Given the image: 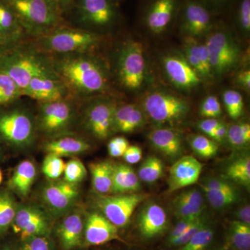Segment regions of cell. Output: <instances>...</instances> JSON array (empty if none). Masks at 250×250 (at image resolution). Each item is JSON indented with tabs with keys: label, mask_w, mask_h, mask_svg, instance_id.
Returning a JSON list of instances; mask_svg holds the SVG:
<instances>
[{
	"label": "cell",
	"mask_w": 250,
	"mask_h": 250,
	"mask_svg": "<svg viewBox=\"0 0 250 250\" xmlns=\"http://www.w3.org/2000/svg\"><path fill=\"white\" fill-rule=\"evenodd\" d=\"M167 228L166 210L154 202L145 205L138 217L140 235L146 240L160 236Z\"/></svg>",
	"instance_id": "obj_22"
},
{
	"label": "cell",
	"mask_w": 250,
	"mask_h": 250,
	"mask_svg": "<svg viewBox=\"0 0 250 250\" xmlns=\"http://www.w3.org/2000/svg\"><path fill=\"white\" fill-rule=\"evenodd\" d=\"M163 66L169 80L177 88L190 90L201 82V77L188 62L184 56L170 54L162 59Z\"/></svg>",
	"instance_id": "obj_19"
},
{
	"label": "cell",
	"mask_w": 250,
	"mask_h": 250,
	"mask_svg": "<svg viewBox=\"0 0 250 250\" xmlns=\"http://www.w3.org/2000/svg\"><path fill=\"white\" fill-rule=\"evenodd\" d=\"M101 40L102 36L98 33L61 25L35 39L32 45L45 55H65L93 52Z\"/></svg>",
	"instance_id": "obj_2"
},
{
	"label": "cell",
	"mask_w": 250,
	"mask_h": 250,
	"mask_svg": "<svg viewBox=\"0 0 250 250\" xmlns=\"http://www.w3.org/2000/svg\"><path fill=\"white\" fill-rule=\"evenodd\" d=\"M236 83L246 89H250V71L249 70H243L236 77Z\"/></svg>",
	"instance_id": "obj_55"
},
{
	"label": "cell",
	"mask_w": 250,
	"mask_h": 250,
	"mask_svg": "<svg viewBox=\"0 0 250 250\" xmlns=\"http://www.w3.org/2000/svg\"><path fill=\"white\" fill-rule=\"evenodd\" d=\"M146 115L134 104L117 105L113 121V134L134 132L146 123Z\"/></svg>",
	"instance_id": "obj_23"
},
{
	"label": "cell",
	"mask_w": 250,
	"mask_h": 250,
	"mask_svg": "<svg viewBox=\"0 0 250 250\" xmlns=\"http://www.w3.org/2000/svg\"><path fill=\"white\" fill-rule=\"evenodd\" d=\"M80 195L77 184L57 179L45 184L41 192L42 203L55 216H62L73 210Z\"/></svg>",
	"instance_id": "obj_14"
},
{
	"label": "cell",
	"mask_w": 250,
	"mask_h": 250,
	"mask_svg": "<svg viewBox=\"0 0 250 250\" xmlns=\"http://www.w3.org/2000/svg\"><path fill=\"white\" fill-rule=\"evenodd\" d=\"M174 202L188 204V205L203 207L205 206V200L201 192L195 189L185 190L179 194L178 196L174 199Z\"/></svg>",
	"instance_id": "obj_48"
},
{
	"label": "cell",
	"mask_w": 250,
	"mask_h": 250,
	"mask_svg": "<svg viewBox=\"0 0 250 250\" xmlns=\"http://www.w3.org/2000/svg\"><path fill=\"white\" fill-rule=\"evenodd\" d=\"M201 216V215H200ZM200 216L197 217V218H187L179 219V222L175 227L172 229V231H170V234L167 236V243H171L176 238H178L181 235L183 234L186 231L190 228V226L195 223V221L200 218Z\"/></svg>",
	"instance_id": "obj_50"
},
{
	"label": "cell",
	"mask_w": 250,
	"mask_h": 250,
	"mask_svg": "<svg viewBox=\"0 0 250 250\" xmlns=\"http://www.w3.org/2000/svg\"><path fill=\"white\" fill-rule=\"evenodd\" d=\"M23 96L22 91L12 79L0 71V107L9 106Z\"/></svg>",
	"instance_id": "obj_35"
},
{
	"label": "cell",
	"mask_w": 250,
	"mask_h": 250,
	"mask_svg": "<svg viewBox=\"0 0 250 250\" xmlns=\"http://www.w3.org/2000/svg\"><path fill=\"white\" fill-rule=\"evenodd\" d=\"M229 239L234 250H250V225L233 220L228 229Z\"/></svg>",
	"instance_id": "obj_33"
},
{
	"label": "cell",
	"mask_w": 250,
	"mask_h": 250,
	"mask_svg": "<svg viewBox=\"0 0 250 250\" xmlns=\"http://www.w3.org/2000/svg\"><path fill=\"white\" fill-rule=\"evenodd\" d=\"M228 125L222 122L220 125L215 129L214 134L212 136L211 139L215 142H222L226 139L227 134H228Z\"/></svg>",
	"instance_id": "obj_56"
},
{
	"label": "cell",
	"mask_w": 250,
	"mask_h": 250,
	"mask_svg": "<svg viewBox=\"0 0 250 250\" xmlns=\"http://www.w3.org/2000/svg\"><path fill=\"white\" fill-rule=\"evenodd\" d=\"M65 163L62 157L52 154H47L42 162V171L47 178L57 180L63 174Z\"/></svg>",
	"instance_id": "obj_42"
},
{
	"label": "cell",
	"mask_w": 250,
	"mask_h": 250,
	"mask_svg": "<svg viewBox=\"0 0 250 250\" xmlns=\"http://www.w3.org/2000/svg\"><path fill=\"white\" fill-rule=\"evenodd\" d=\"M147 197L146 194L136 192L113 195H98L94 199V206L97 211L119 229L124 228L129 223L136 207Z\"/></svg>",
	"instance_id": "obj_11"
},
{
	"label": "cell",
	"mask_w": 250,
	"mask_h": 250,
	"mask_svg": "<svg viewBox=\"0 0 250 250\" xmlns=\"http://www.w3.org/2000/svg\"><path fill=\"white\" fill-rule=\"evenodd\" d=\"M223 100L229 116L233 120H238L244 109L243 96L238 91L227 90L223 94Z\"/></svg>",
	"instance_id": "obj_39"
},
{
	"label": "cell",
	"mask_w": 250,
	"mask_h": 250,
	"mask_svg": "<svg viewBox=\"0 0 250 250\" xmlns=\"http://www.w3.org/2000/svg\"><path fill=\"white\" fill-rule=\"evenodd\" d=\"M228 139L233 148H243L249 146L250 142V125L248 123H238L228 126Z\"/></svg>",
	"instance_id": "obj_38"
},
{
	"label": "cell",
	"mask_w": 250,
	"mask_h": 250,
	"mask_svg": "<svg viewBox=\"0 0 250 250\" xmlns=\"http://www.w3.org/2000/svg\"><path fill=\"white\" fill-rule=\"evenodd\" d=\"M49 57L32 45L22 44L0 57V71L9 75L24 93L33 77L50 66Z\"/></svg>",
	"instance_id": "obj_4"
},
{
	"label": "cell",
	"mask_w": 250,
	"mask_h": 250,
	"mask_svg": "<svg viewBox=\"0 0 250 250\" xmlns=\"http://www.w3.org/2000/svg\"><path fill=\"white\" fill-rule=\"evenodd\" d=\"M117 75L123 88L141 89L146 76V62L142 44L129 40L123 43L117 58Z\"/></svg>",
	"instance_id": "obj_6"
},
{
	"label": "cell",
	"mask_w": 250,
	"mask_h": 250,
	"mask_svg": "<svg viewBox=\"0 0 250 250\" xmlns=\"http://www.w3.org/2000/svg\"><path fill=\"white\" fill-rule=\"evenodd\" d=\"M212 11V8L218 9L226 4L229 0H199Z\"/></svg>",
	"instance_id": "obj_58"
},
{
	"label": "cell",
	"mask_w": 250,
	"mask_h": 250,
	"mask_svg": "<svg viewBox=\"0 0 250 250\" xmlns=\"http://www.w3.org/2000/svg\"><path fill=\"white\" fill-rule=\"evenodd\" d=\"M226 176L233 182L250 188V156H241L232 161L227 167Z\"/></svg>",
	"instance_id": "obj_32"
},
{
	"label": "cell",
	"mask_w": 250,
	"mask_h": 250,
	"mask_svg": "<svg viewBox=\"0 0 250 250\" xmlns=\"http://www.w3.org/2000/svg\"><path fill=\"white\" fill-rule=\"evenodd\" d=\"M3 145L0 142V159L3 157Z\"/></svg>",
	"instance_id": "obj_61"
},
{
	"label": "cell",
	"mask_w": 250,
	"mask_h": 250,
	"mask_svg": "<svg viewBox=\"0 0 250 250\" xmlns=\"http://www.w3.org/2000/svg\"><path fill=\"white\" fill-rule=\"evenodd\" d=\"M93 190L98 195L111 194L114 164L108 161L91 163L88 166Z\"/></svg>",
	"instance_id": "obj_29"
},
{
	"label": "cell",
	"mask_w": 250,
	"mask_h": 250,
	"mask_svg": "<svg viewBox=\"0 0 250 250\" xmlns=\"http://www.w3.org/2000/svg\"><path fill=\"white\" fill-rule=\"evenodd\" d=\"M177 16L181 31L186 37L197 39L208 34L213 27L212 11L199 0H186Z\"/></svg>",
	"instance_id": "obj_15"
},
{
	"label": "cell",
	"mask_w": 250,
	"mask_h": 250,
	"mask_svg": "<svg viewBox=\"0 0 250 250\" xmlns=\"http://www.w3.org/2000/svg\"><path fill=\"white\" fill-rule=\"evenodd\" d=\"M90 143L82 138L62 134L50 140L44 144L43 149L47 154L64 157L80 155L89 150Z\"/></svg>",
	"instance_id": "obj_25"
},
{
	"label": "cell",
	"mask_w": 250,
	"mask_h": 250,
	"mask_svg": "<svg viewBox=\"0 0 250 250\" xmlns=\"http://www.w3.org/2000/svg\"><path fill=\"white\" fill-rule=\"evenodd\" d=\"M237 24L243 32L250 31V0H240L236 11Z\"/></svg>",
	"instance_id": "obj_46"
},
{
	"label": "cell",
	"mask_w": 250,
	"mask_h": 250,
	"mask_svg": "<svg viewBox=\"0 0 250 250\" xmlns=\"http://www.w3.org/2000/svg\"><path fill=\"white\" fill-rule=\"evenodd\" d=\"M194 152L202 159L214 157L218 152V146L213 140L202 135H192L188 139Z\"/></svg>",
	"instance_id": "obj_36"
},
{
	"label": "cell",
	"mask_w": 250,
	"mask_h": 250,
	"mask_svg": "<svg viewBox=\"0 0 250 250\" xmlns=\"http://www.w3.org/2000/svg\"><path fill=\"white\" fill-rule=\"evenodd\" d=\"M140 188V179L132 167L126 164H114L111 194L134 193Z\"/></svg>",
	"instance_id": "obj_28"
},
{
	"label": "cell",
	"mask_w": 250,
	"mask_h": 250,
	"mask_svg": "<svg viewBox=\"0 0 250 250\" xmlns=\"http://www.w3.org/2000/svg\"><path fill=\"white\" fill-rule=\"evenodd\" d=\"M0 250H16L14 249L8 243H1L0 244Z\"/></svg>",
	"instance_id": "obj_60"
},
{
	"label": "cell",
	"mask_w": 250,
	"mask_h": 250,
	"mask_svg": "<svg viewBox=\"0 0 250 250\" xmlns=\"http://www.w3.org/2000/svg\"><path fill=\"white\" fill-rule=\"evenodd\" d=\"M203 164L192 156L181 157L172 166L167 179L168 191L172 192L196 183Z\"/></svg>",
	"instance_id": "obj_21"
},
{
	"label": "cell",
	"mask_w": 250,
	"mask_h": 250,
	"mask_svg": "<svg viewBox=\"0 0 250 250\" xmlns=\"http://www.w3.org/2000/svg\"><path fill=\"white\" fill-rule=\"evenodd\" d=\"M63 175L65 182L78 184L86 177V168L80 159L73 157L65 164Z\"/></svg>",
	"instance_id": "obj_41"
},
{
	"label": "cell",
	"mask_w": 250,
	"mask_h": 250,
	"mask_svg": "<svg viewBox=\"0 0 250 250\" xmlns=\"http://www.w3.org/2000/svg\"><path fill=\"white\" fill-rule=\"evenodd\" d=\"M16 250H57L55 243L50 235L33 236L21 240Z\"/></svg>",
	"instance_id": "obj_43"
},
{
	"label": "cell",
	"mask_w": 250,
	"mask_h": 250,
	"mask_svg": "<svg viewBox=\"0 0 250 250\" xmlns=\"http://www.w3.org/2000/svg\"><path fill=\"white\" fill-rule=\"evenodd\" d=\"M185 58L190 66L196 71L200 77L209 78L211 77L209 57L205 43H202L196 38L186 37L184 43Z\"/></svg>",
	"instance_id": "obj_26"
},
{
	"label": "cell",
	"mask_w": 250,
	"mask_h": 250,
	"mask_svg": "<svg viewBox=\"0 0 250 250\" xmlns=\"http://www.w3.org/2000/svg\"><path fill=\"white\" fill-rule=\"evenodd\" d=\"M173 207L174 214L179 219L197 218L202 215L205 208V206L198 207L176 202H174Z\"/></svg>",
	"instance_id": "obj_47"
},
{
	"label": "cell",
	"mask_w": 250,
	"mask_h": 250,
	"mask_svg": "<svg viewBox=\"0 0 250 250\" xmlns=\"http://www.w3.org/2000/svg\"><path fill=\"white\" fill-rule=\"evenodd\" d=\"M179 0H149L143 15V23L147 30L159 35L165 32L178 16Z\"/></svg>",
	"instance_id": "obj_17"
},
{
	"label": "cell",
	"mask_w": 250,
	"mask_h": 250,
	"mask_svg": "<svg viewBox=\"0 0 250 250\" xmlns=\"http://www.w3.org/2000/svg\"><path fill=\"white\" fill-rule=\"evenodd\" d=\"M129 146V142L125 137L116 136L108 143V154L113 158L122 157Z\"/></svg>",
	"instance_id": "obj_49"
},
{
	"label": "cell",
	"mask_w": 250,
	"mask_h": 250,
	"mask_svg": "<svg viewBox=\"0 0 250 250\" xmlns=\"http://www.w3.org/2000/svg\"><path fill=\"white\" fill-rule=\"evenodd\" d=\"M148 139L153 147L167 159H177L183 154V141L175 130L167 128L152 130L148 135Z\"/></svg>",
	"instance_id": "obj_24"
},
{
	"label": "cell",
	"mask_w": 250,
	"mask_h": 250,
	"mask_svg": "<svg viewBox=\"0 0 250 250\" xmlns=\"http://www.w3.org/2000/svg\"><path fill=\"white\" fill-rule=\"evenodd\" d=\"M3 176L2 172H1V169H0V185H1V182H2Z\"/></svg>",
	"instance_id": "obj_62"
},
{
	"label": "cell",
	"mask_w": 250,
	"mask_h": 250,
	"mask_svg": "<svg viewBox=\"0 0 250 250\" xmlns=\"http://www.w3.org/2000/svg\"><path fill=\"white\" fill-rule=\"evenodd\" d=\"M143 111L159 125H173L187 118L190 106L184 99L168 92H152L143 100Z\"/></svg>",
	"instance_id": "obj_9"
},
{
	"label": "cell",
	"mask_w": 250,
	"mask_h": 250,
	"mask_svg": "<svg viewBox=\"0 0 250 250\" xmlns=\"http://www.w3.org/2000/svg\"><path fill=\"white\" fill-rule=\"evenodd\" d=\"M118 105L113 99L96 98L87 104L83 110L84 129L95 139L104 141L113 134V121Z\"/></svg>",
	"instance_id": "obj_12"
},
{
	"label": "cell",
	"mask_w": 250,
	"mask_h": 250,
	"mask_svg": "<svg viewBox=\"0 0 250 250\" xmlns=\"http://www.w3.org/2000/svg\"></svg>",
	"instance_id": "obj_64"
},
{
	"label": "cell",
	"mask_w": 250,
	"mask_h": 250,
	"mask_svg": "<svg viewBox=\"0 0 250 250\" xmlns=\"http://www.w3.org/2000/svg\"><path fill=\"white\" fill-rule=\"evenodd\" d=\"M214 235L213 229L207 225L177 250H205L211 243Z\"/></svg>",
	"instance_id": "obj_40"
},
{
	"label": "cell",
	"mask_w": 250,
	"mask_h": 250,
	"mask_svg": "<svg viewBox=\"0 0 250 250\" xmlns=\"http://www.w3.org/2000/svg\"><path fill=\"white\" fill-rule=\"evenodd\" d=\"M18 205L14 194L7 188L0 190V238L11 229Z\"/></svg>",
	"instance_id": "obj_30"
},
{
	"label": "cell",
	"mask_w": 250,
	"mask_h": 250,
	"mask_svg": "<svg viewBox=\"0 0 250 250\" xmlns=\"http://www.w3.org/2000/svg\"><path fill=\"white\" fill-rule=\"evenodd\" d=\"M36 118L21 107H0V142L11 149L31 147L37 134Z\"/></svg>",
	"instance_id": "obj_5"
},
{
	"label": "cell",
	"mask_w": 250,
	"mask_h": 250,
	"mask_svg": "<svg viewBox=\"0 0 250 250\" xmlns=\"http://www.w3.org/2000/svg\"><path fill=\"white\" fill-rule=\"evenodd\" d=\"M11 229L21 240L48 236L51 232V220L49 215L38 206L18 204Z\"/></svg>",
	"instance_id": "obj_13"
},
{
	"label": "cell",
	"mask_w": 250,
	"mask_h": 250,
	"mask_svg": "<svg viewBox=\"0 0 250 250\" xmlns=\"http://www.w3.org/2000/svg\"><path fill=\"white\" fill-rule=\"evenodd\" d=\"M37 175L36 166L32 161H22L14 171L7 184V188L21 198L29 195Z\"/></svg>",
	"instance_id": "obj_27"
},
{
	"label": "cell",
	"mask_w": 250,
	"mask_h": 250,
	"mask_svg": "<svg viewBox=\"0 0 250 250\" xmlns=\"http://www.w3.org/2000/svg\"><path fill=\"white\" fill-rule=\"evenodd\" d=\"M207 225H208V224H207L205 217L201 215L195 223L192 224L190 228L188 229L183 234L181 235L178 238H176L173 241L167 244V246L170 247V248H179V247L184 246L189 240L191 239L192 237L195 236L197 232H199L200 230L205 228Z\"/></svg>",
	"instance_id": "obj_44"
},
{
	"label": "cell",
	"mask_w": 250,
	"mask_h": 250,
	"mask_svg": "<svg viewBox=\"0 0 250 250\" xmlns=\"http://www.w3.org/2000/svg\"><path fill=\"white\" fill-rule=\"evenodd\" d=\"M84 218L80 210L74 209L62 215L55 228L62 250H75L83 246Z\"/></svg>",
	"instance_id": "obj_20"
},
{
	"label": "cell",
	"mask_w": 250,
	"mask_h": 250,
	"mask_svg": "<svg viewBox=\"0 0 250 250\" xmlns=\"http://www.w3.org/2000/svg\"><path fill=\"white\" fill-rule=\"evenodd\" d=\"M62 12L71 9L76 0H54Z\"/></svg>",
	"instance_id": "obj_59"
},
{
	"label": "cell",
	"mask_w": 250,
	"mask_h": 250,
	"mask_svg": "<svg viewBox=\"0 0 250 250\" xmlns=\"http://www.w3.org/2000/svg\"><path fill=\"white\" fill-rule=\"evenodd\" d=\"M207 200L215 208H225L236 203L238 200V194L234 187L226 190H203Z\"/></svg>",
	"instance_id": "obj_37"
},
{
	"label": "cell",
	"mask_w": 250,
	"mask_h": 250,
	"mask_svg": "<svg viewBox=\"0 0 250 250\" xmlns=\"http://www.w3.org/2000/svg\"><path fill=\"white\" fill-rule=\"evenodd\" d=\"M22 42H18L10 36L6 35L0 30V57L8 53L16 47L21 45Z\"/></svg>",
	"instance_id": "obj_51"
},
{
	"label": "cell",
	"mask_w": 250,
	"mask_h": 250,
	"mask_svg": "<svg viewBox=\"0 0 250 250\" xmlns=\"http://www.w3.org/2000/svg\"><path fill=\"white\" fill-rule=\"evenodd\" d=\"M215 250H227V248H225V247H223V248H218V249H217Z\"/></svg>",
	"instance_id": "obj_63"
},
{
	"label": "cell",
	"mask_w": 250,
	"mask_h": 250,
	"mask_svg": "<svg viewBox=\"0 0 250 250\" xmlns=\"http://www.w3.org/2000/svg\"><path fill=\"white\" fill-rule=\"evenodd\" d=\"M205 45L213 73L224 75L236 67L241 59V49L228 31H209Z\"/></svg>",
	"instance_id": "obj_10"
},
{
	"label": "cell",
	"mask_w": 250,
	"mask_h": 250,
	"mask_svg": "<svg viewBox=\"0 0 250 250\" xmlns=\"http://www.w3.org/2000/svg\"><path fill=\"white\" fill-rule=\"evenodd\" d=\"M222 122L219 121L217 118H206L205 120L199 122L197 124V128L202 132L205 133L210 138H212L215 129Z\"/></svg>",
	"instance_id": "obj_52"
},
{
	"label": "cell",
	"mask_w": 250,
	"mask_h": 250,
	"mask_svg": "<svg viewBox=\"0 0 250 250\" xmlns=\"http://www.w3.org/2000/svg\"><path fill=\"white\" fill-rule=\"evenodd\" d=\"M26 35L40 37L62 25V12L54 0H6Z\"/></svg>",
	"instance_id": "obj_3"
},
{
	"label": "cell",
	"mask_w": 250,
	"mask_h": 250,
	"mask_svg": "<svg viewBox=\"0 0 250 250\" xmlns=\"http://www.w3.org/2000/svg\"><path fill=\"white\" fill-rule=\"evenodd\" d=\"M76 112L70 98L39 103L37 131L49 138L65 134L75 121Z\"/></svg>",
	"instance_id": "obj_8"
},
{
	"label": "cell",
	"mask_w": 250,
	"mask_h": 250,
	"mask_svg": "<svg viewBox=\"0 0 250 250\" xmlns=\"http://www.w3.org/2000/svg\"><path fill=\"white\" fill-rule=\"evenodd\" d=\"M0 30L18 42L26 35L14 11L6 0H0Z\"/></svg>",
	"instance_id": "obj_31"
},
{
	"label": "cell",
	"mask_w": 250,
	"mask_h": 250,
	"mask_svg": "<svg viewBox=\"0 0 250 250\" xmlns=\"http://www.w3.org/2000/svg\"><path fill=\"white\" fill-rule=\"evenodd\" d=\"M200 186L203 190H226L233 188L231 184L228 183L226 181L217 179H208Z\"/></svg>",
	"instance_id": "obj_53"
},
{
	"label": "cell",
	"mask_w": 250,
	"mask_h": 250,
	"mask_svg": "<svg viewBox=\"0 0 250 250\" xmlns=\"http://www.w3.org/2000/svg\"><path fill=\"white\" fill-rule=\"evenodd\" d=\"M23 96L42 103L70 98V94L66 85L50 65L33 77L24 90Z\"/></svg>",
	"instance_id": "obj_16"
},
{
	"label": "cell",
	"mask_w": 250,
	"mask_h": 250,
	"mask_svg": "<svg viewBox=\"0 0 250 250\" xmlns=\"http://www.w3.org/2000/svg\"><path fill=\"white\" fill-rule=\"evenodd\" d=\"M142 149L136 146H129L125 151L123 159L129 164H136L142 159Z\"/></svg>",
	"instance_id": "obj_54"
},
{
	"label": "cell",
	"mask_w": 250,
	"mask_h": 250,
	"mask_svg": "<svg viewBox=\"0 0 250 250\" xmlns=\"http://www.w3.org/2000/svg\"><path fill=\"white\" fill-rule=\"evenodd\" d=\"M236 217L239 221L242 223L250 225V207L249 205H247L245 207H241L239 210L237 211Z\"/></svg>",
	"instance_id": "obj_57"
},
{
	"label": "cell",
	"mask_w": 250,
	"mask_h": 250,
	"mask_svg": "<svg viewBox=\"0 0 250 250\" xmlns=\"http://www.w3.org/2000/svg\"><path fill=\"white\" fill-rule=\"evenodd\" d=\"M71 9L82 29L94 32L110 29L119 19L116 0H76Z\"/></svg>",
	"instance_id": "obj_7"
},
{
	"label": "cell",
	"mask_w": 250,
	"mask_h": 250,
	"mask_svg": "<svg viewBox=\"0 0 250 250\" xmlns=\"http://www.w3.org/2000/svg\"><path fill=\"white\" fill-rule=\"evenodd\" d=\"M200 114L205 118H217L222 114V108L218 99L214 95H209L200 105Z\"/></svg>",
	"instance_id": "obj_45"
},
{
	"label": "cell",
	"mask_w": 250,
	"mask_h": 250,
	"mask_svg": "<svg viewBox=\"0 0 250 250\" xmlns=\"http://www.w3.org/2000/svg\"><path fill=\"white\" fill-rule=\"evenodd\" d=\"M51 65L70 95L88 98L110 90L107 65L93 52L48 56Z\"/></svg>",
	"instance_id": "obj_1"
},
{
	"label": "cell",
	"mask_w": 250,
	"mask_h": 250,
	"mask_svg": "<svg viewBox=\"0 0 250 250\" xmlns=\"http://www.w3.org/2000/svg\"><path fill=\"white\" fill-rule=\"evenodd\" d=\"M164 173V164L159 158L148 156L140 166L138 177L146 183H154L162 177Z\"/></svg>",
	"instance_id": "obj_34"
},
{
	"label": "cell",
	"mask_w": 250,
	"mask_h": 250,
	"mask_svg": "<svg viewBox=\"0 0 250 250\" xmlns=\"http://www.w3.org/2000/svg\"><path fill=\"white\" fill-rule=\"evenodd\" d=\"M113 241L124 242L116 226L97 210L85 215L83 246H102Z\"/></svg>",
	"instance_id": "obj_18"
}]
</instances>
